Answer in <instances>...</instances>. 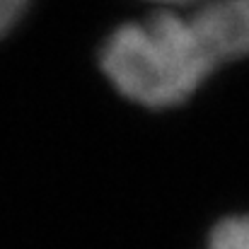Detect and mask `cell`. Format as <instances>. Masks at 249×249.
<instances>
[{"mask_svg": "<svg viewBox=\"0 0 249 249\" xmlns=\"http://www.w3.org/2000/svg\"><path fill=\"white\" fill-rule=\"evenodd\" d=\"M191 22L215 66L249 56V0H201Z\"/></svg>", "mask_w": 249, "mask_h": 249, "instance_id": "2", "label": "cell"}, {"mask_svg": "<svg viewBox=\"0 0 249 249\" xmlns=\"http://www.w3.org/2000/svg\"><path fill=\"white\" fill-rule=\"evenodd\" d=\"M29 0H0V39L19 22Z\"/></svg>", "mask_w": 249, "mask_h": 249, "instance_id": "4", "label": "cell"}, {"mask_svg": "<svg viewBox=\"0 0 249 249\" xmlns=\"http://www.w3.org/2000/svg\"><path fill=\"white\" fill-rule=\"evenodd\" d=\"M153 2H162V5H184V2H201V0H153Z\"/></svg>", "mask_w": 249, "mask_h": 249, "instance_id": "5", "label": "cell"}, {"mask_svg": "<svg viewBox=\"0 0 249 249\" xmlns=\"http://www.w3.org/2000/svg\"><path fill=\"white\" fill-rule=\"evenodd\" d=\"M99 66L121 97L150 109L186 102L215 68L191 15L172 10L119 24L99 49Z\"/></svg>", "mask_w": 249, "mask_h": 249, "instance_id": "1", "label": "cell"}, {"mask_svg": "<svg viewBox=\"0 0 249 249\" xmlns=\"http://www.w3.org/2000/svg\"><path fill=\"white\" fill-rule=\"evenodd\" d=\"M206 249H249V215L223 218L211 230Z\"/></svg>", "mask_w": 249, "mask_h": 249, "instance_id": "3", "label": "cell"}]
</instances>
